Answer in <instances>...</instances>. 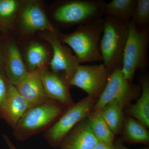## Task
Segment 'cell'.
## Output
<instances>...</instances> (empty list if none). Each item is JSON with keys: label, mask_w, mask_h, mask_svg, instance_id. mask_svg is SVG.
<instances>
[{"label": "cell", "mask_w": 149, "mask_h": 149, "mask_svg": "<svg viewBox=\"0 0 149 149\" xmlns=\"http://www.w3.org/2000/svg\"><path fill=\"white\" fill-rule=\"evenodd\" d=\"M3 139H4V141H5L7 145L8 146L9 149H17L16 147H15V146L14 145V144L11 141L9 138L8 136H7V135H5V134H4Z\"/></svg>", "instance_id": "cell-27"}, {"label": "cell", "mask_w": 149, "mask_h": 149, "mask_svg": "<svg viewBox=\"0 0 149 149\" xmlns=\"http://www.w3.org/2000/svg\"><path fill=\"white\" fill-rule=\"evenodd\" d=\"M106 3L102 0H66L56 2L52 17L60 28L89 24L105 15Z\"/></svg>", "instance_id": "cell-1"}, {"label": "cell", "mask_w": 149, "mask_h": 149, "mask_svg": "<svg viewBox=\"0 0 149 149\" xmlns=\"http://www.w3.org/2000/svg\"><path fill=\"white\" fill-rule=\"evenodd\" d=\"M121 71L125 80L132 82L138 70H143L148 65L149 27H137L130 21Z\"/></svg>", "instance_id": "cell-5"}, {"label": "cell", "mask_w": 149, "mask_h": 149, "mask_svg": "<svg viewBox=\"0 0 149 149\" xmlns=\"http://www.w3.org/2000/svg\"><path fill=\"white\" fill-rule=\"evenodd\" d=\"M39 33L41 39L47 42L52 49V56L49 65L50 70L69 85L81 63L80 61L60 41L56 28L53 32L46 31Z\"/></svg>", "instance_id": "cell-7"}, {"label": "cell", "mask_w": 149, "mask_h": 149, "mask_svg": "<svg viewBox=\"0 0 149 149\" xmlns=\"http://www.w3.org/2000/svg\"><path fill=\"white\" fill-rule=\"evenodd\" d=\"M103 30L102 18L79 25L75 31L70 34H63L57 29L56 32L62 42L69 46L80 63H83L102 61L100 43Z\"/></svg>", "instance_id": "cell-2"}, {"label": "cell", "mask_w": 149, "mask_h": 149, "mask_svg": "<svg viewBox=\"0 0 149 149\" xmlns=\"http://www.w3.org/2000/svg\"><path fill=\"white\" fill-rule=\"evenodd\" d=\"M22 0H0V33L15 30Z\"/></svg>", "instance_id": "cell-19"}, {"label": "cell", "mask_w": 149, "mask_h": 149, "mask_svg": "<svg viewBox=\"0 0 149 149\" xmlns=\"http://www.w3.org/2000/svg\"><path fill=\"white\" fill-rule=\"evenodd\" d=\"M15 86L30 108L44 103L49 100L44 91L40 69L28 72Z\"/></svg>", "instance_id": "cell-13"}, {"label": "cell", "mask_w": 149, "mask_h": 149, "mask_svg": "<svg viewBox=\"0 0 149 149\" xmlns=\"http://www.w3.org/2000/svg\"><path fill=\"white\" fill-rule=\"evenodd\" d=\"M114 145L115 146L116 149H129L123 145V142L121 141L120 139L117 140L114 143ZM140 149H149V147L147 146Z\"/></svg>", "instance_id": "cell-26"}, {"label": "cell", "mask_w": 149, "mask_h": 149, "mask_svg": "<svg viewBox=\"0 0 149 149\" xmlns=\"http://www.w3.org/2000/svg\"><path fill=\"white\" fill-rule=\"evenodd\" d=\"M29 108V105L16 87L9 82L8 96L3 111L2 119L13 129Z\"/></svg>", "instance_id": "cell-15"}, {"label": "cell", "mask_w": 149, "mask_h": 149, "mask_svg": "<svg viewBox=\"0 0 149 149\" xmlns=\"http://www.w3.org/2000/svg\"><path fill=\"white\" fill-rule=\"evenodd\" d=\"M55 29L41 2L22 1L14 31L22 37H28L37 32H53Z\"/></svg>", "instance_id": "cell-8"}, {"label": "cell", "mask_w": 149, "mask_h": 149, "mask_svg": "<svg viewBox=\"0 0 149 149\" xmlns=\"http://www.w3.org/2000/svg\"><path fill=\"white\" fill-rule=\"evenodd\" d=\"M141 95L134 104L125 110L128 116L135 118L149 128V79L146 75L141 79Z\"/></svg>", "instance_id": "cell-17"}, {"label": "cell", "mask_w": 149, "mask_h": 149, "mask_svg": "<svg viewBox=\"0 0 149 149\" xmlns=\"http://www.w3.org/2000/svg\"><path fill=\"white\" fill-rule=\"evenodd\" d=\"M92 149H116L114 143L98 141Z\"/></svg>", "instance_id": "cell-25"}, {"label": "cell", "mask_w": 149, "mask_h": 149, "mask_svg": "<svg viewBox=\"0 0 149 149\" xmlns=\"http://www.w3.org/2000/svg\"><path fill=\"white\" fill-rule=\"evenodd\" d=\"M40 72L44 91L48 99L67 107L74 104L70 92L69 85L63 78L48 67L40 69Z\"/></svg>", "instance_id": "cell-12"}, {"label": "cell", "mask_w": 149, "mask_h": 149, "mask_svg": "<svg viewBox=\"0 0 149 149\" xmlns=\"http://www.w3.org/2000/svg\"><path fill=\"white\" fill-rule=\"evenodd\" d=\"M137 0H112L106 4L105 15L128 23L131 19Z\"/></svg>", "instance_id": "cell-21"}, {"label": "cell", "mask_w": 149, "mask_h": 149, "mask_svg": "<svg viewBox=\"0 0 149 149\" xmlns=\"http://www.w3.org/2000/svg\"><path fill=\"white\" fill-rule=\"evenodd\" d=\"M97 100L88 96L67 108L58 120L46 130L45 138L51 146L59 147L63 140L93 111Z\"/></svg>", "instance_id": "cell-6"}, {"label": "cell", "mask_w": 149, "mask_h": 149, "mask_svg": "<svg viewBox=\"0 0 149 149\" xmlns=\"http://www.w3.org/2000/svg\"><path fill=\"white\" fill-rule=\"evenodd\" d=\"M130 21L140 27H149V0H137Z\"/></svg>", "instance_id": "cell-23"}, {"label": "cell", "mask_w": 149, "mask_h": 149, "mask_svg": "<svg viewBox=\"0 0 149 149\" xmlns=\"http://www.w3.org/2000/svg\"><path fill=\"white\" fill-rule=\"evenodd\" d=\"M141 91L140 86L124 79L121 68L116 69L110 74L106 86L92 111H100L106 104L113 100L121 102L125 107L139 95Z\"/></svg>", "instance_id": "cell-9"}, {"label": "cell", "mask_w": 149, "mask_h": 149, "mask_svg": "<svg viewBox=\"0 0 149 149\" xmlns=\"http://www.w3.org/2000/svg\"><path fill=\"white\" fill-rule=\"evenodd\" d=\"M110 74L103 63L80 65L69 85L82 89L88 96L97 100L106 86Z\"/></svg>", "instance_id": "cell-10"}, {"label": "cell", "mask_w": 149, "mask_h": 149, "mask_svg": "<svg viewBox=\"0 0 149 149\" xmlns=\"http://www.w3.org/2000/svg\"><path fill=\"white\" fill-rule=\"evenodd\" d=\"M146 125L133 118H124L121 133L123 142L148 145L149 132Z\"/></svg>", "instance_id": "cell-18"}, {"label": "cell", "mask_w": 149, "mask_h": 149, "mask_svg": "<svg viewBox=\"0 0 149 149\" xmlns=\"http://www.w3.org/2000/svg\"><path fill=\"white\" fill-rule=\"evenodd\" d=\"M124 105L121 102L113 100L103 107L100 112L102 117L115 135L121 133L124 122Z\"/></svg>", "instance_id": "cell-20"}, {"label": "cell", "mask_w": 149, "mask_h": 149, "mask_svg": "<svg viewBox=\"0 0 149 149\" xmlns=\"http://www.w3.org/2000/svg\"><path fill=\"white\" fill-rule=\"evenodd\" d=\"M98 142L88 119L85 118L66 135L59 148L60 149H92Z\"/></svg>", "instance_id": "cell-14"}, {"label": "cell", "mask_w": 149, "mask_h": 149, "mask_svg": "<svg viewBox=\"0 0 149 149\" xmlns=\"http://www.w3.org/2000/svg\"><path fill=\"white\" fill-rule=\"evenodd\" d=\"M49 48L44 43L37 40L28 43L22 56L29 72L48 67L52 56V50Z\"/></svg>", "instance_id": "cell-16"}, {"label": "cell", "mask_w": 149, "mask_h": 149, "mask_svg": "<svg viewBox=\"0 0 149 149\" xmlns=\"http://www.w3.org/2000/svg\"><path fill=\"white\" fill-rule=\"evenodd\" d=\"M3 41L0 36V65H3Z\"/></svg>", "instance_id": "cell-28"}, {"label": "cell", "mask_w": 149, "mask_h": 149, "mask_svg": "<svg viewBox=\"0 0 149 149\" xmlns=\"http://www.w3.org/2000/svg\"><path fill=\"white\" fill-rule=\"evenodd\" d=\"M103 24V34L100 41V50L103 64L111 73L116 69L122 68L128 23L105 15Z\"/></svg>", "instance_id": "cell-3"}, {"label": "cell", "mask_w": 149, "mask_h": 149, "mask_svg": "<svg viewBox=\"0 0 149 149\" xmlns=\"http://www.w3.org/2000/svg\"><path fill=\"white\" fill-rule=\"evenodd\" d=\"M9 83L3 68L0 65V118H2L3 111L8 96Z\"/></svg>", "instance_id": "cell-24"}, {"label": "cell", "mask_w": 149, "mask_h": 149, "mask_svg": "<svg viewBox=\"0 0 149 149\" xmlns=\"http://www.w3.org/2000/svg\"><path fill=\"white\" fill-rule=\"evenodd\" d=\"M94 135L98 141L114 143L115 135L99 111H91L87 118Z\"/></svg>", "instance_id": "cell-22"}, {"label": "cell", "mask_w": 149, "mask_h": 149, "mask_svg": "<svg viewBox=\"0 0 149 149\" xmlns=\"http://www.w3.org/2000/svg\"><path fill=\"white\" fill-rule=\"evenodd\" d=\"M3 68L10 83L15 85L29 72L18 44L11 40L3 41Z\"/></svg>", "instance_id": "cell-11"}, {"label": "cell", "mask_w": 149, "mask_h": 149, "mask_svg": "<svg viewBox=\"0 0 149 149\" xmlns=\"http://www.w3.org/2000/svg\"><path fill=\"white\" fill-rule=\"evenodd\" d=\"M68 107L58 102L47 101L29 108L13 129V136L24 141L47 130L60 117Z\"/></svg>", "instance_id": "cell-4"}]
</instances>
